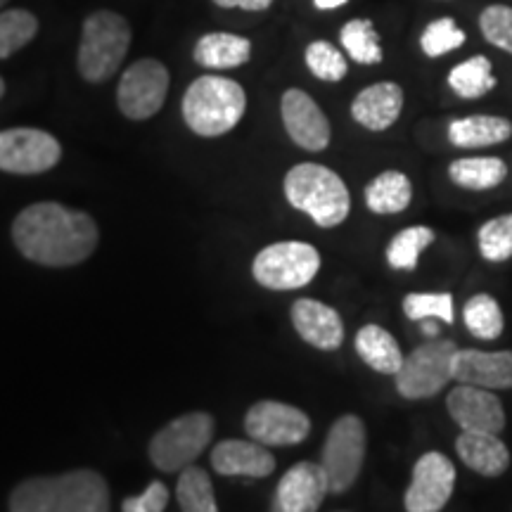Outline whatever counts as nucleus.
Instances as JSON below:
<instances>
[{"label":"nucleus","mask_w":512,"mask_h":512,"mask_svg":"<svg viewBox=\"0 0 512 512\" xmlns=\"http://www.w3.org/2000/svg\"><path fill=\"white\" fill-rule=\"evenodd\" d=\"M249 437L264 446L302 444L311 432L309 415L280 401H259L245 415Z\"/></svg>","instance_id":"nucleus-12"},{"label":"nucleus","mask_w":512,"mask_h":512,"mask_svg":"<svg viewBox=\"0 0 512 512\" xmlns=\"http://www.w3.org/2000/svg\"><path fill=\"white\" fill-rule=\"evenodd\" d=\"M38 34V19L29 10H3L0 12V60H8L29 46Z\"/></svg>","instance_id":"nucleus-30"},{"label":"nucleus","mask_w":512,"mask_h":512,"mask_svg":"<svg viewBox=\"0 0 512 512\" xmlns=\"http://www.w3.org/2000/svg\"><path fill=\"white\" fill-rule=\"evenodd\" d=\"M5 3H8V0H0V8H3V5H5Z\"/></svg>","instance_id":"nucleus-43"},{"label":"nucleus","mask_w":512,"mask_h":512,"mask_svg":"<svg viewBox=\"0 0 512 512\" xmlns=\"http://www.w3.org/2000/svg\"><path fill=\"white\" fill-rule=\"evenodd\" d=\"M214 439V418L209 413H185L162 427L150 441V460L162 472H181L202 456Z\"/></svg>","instance_id":"nucleus-6"},{"label":"nucleus","mask_w":512,"mask_h":512,"mask_svg":"<svg viewBox=\"0 0 512 512\" xmlns=\"http://www.w3.org/2000/svg\"><path fill=\"white\" fill-rule=\"evenodd\" d=\"M458 347L451 339H432L420 344L413 354L403 358V366L396 373V389L403 399H430L439 394L453 380V356Z\"/></svg>","instance_id":"nucleus-9"},{"label":"nucleus","mask_w":512,"mask_h":512,"mask_svg":"<svg viewBox=\"0 0 512 512\" xmlns=\"http://www.w3.org/2000/svg\"><path fill=\"white\" fill-rule=\"evenodd\" d=\"M169 503V489L164 482H152L143 494L126 498L121 503V512H164Z\"/></svg>","instance_id":"nucleus-38"},{"label":"nucleus","mask_w":512,"mask_h":512,"mask_svg":"<svg viewBox=\"0 0 512 512\" xmlns=\"http://www.w3.org/2000/svg\"><path fill=\"white\" fill-rule=\"evenodd\" d=\"M292 325L304 342L320 351H335L344 342V323L332 306L316 299H297L292 306Z\"/></svg>","instance_id":"nucleus-19"},{"label":"nucleus","mask_w":512,"mask_h":512,"mask_svg":"<svg viewBox=\"0 0 512 512\" xmlns=\"http://www.w3.org/2000/svg\"><path fill=\"white\" fill-rule=\"evenodd\" d=\"M434 242V230L427 226H413L403 228L399 235H394V240L387 247V261L392 268L399 271H413L418 266L422 249L430 247Z\"/></svg>","instance_id":"nucleus-31"},{"label":"nucleus","mask_w":512,"mask_h":512,"mask_svg":"<svg viewBox=\"0 0 512 512\" xmlns=\"http://www.w3.org/2000/svg\"><path fill=\"white\" fill-rule=\"evenodd\" d=\"M62 159V145L53 133L41 128H8L0 131V171L36 176L55 169Z\"/></svg>","instance_id":"nucleus-10"},{"label":"nucleus","mask_w":512,"mask_h":512,"mask_svg":"<svg viewBox=\"0 0 512 512\" xmlns=\"http://www.w3.org/2000/svg\"><path fill=\"white\" fill-rule=\"evenodd\" d=\"M3 95H5V81L0 79V98H3Z\"/></svg>","instance_id":"nucleus-42"},{"label":"nucleus","mask_w":512,"mask_h":512,"mask_svg":"<svg viewBox=\"0 0 512 512\" xmlns=\"http://www.w3.org/2000/svg\"><path fill=\"white\" fill-rule=\"evenodd\" d=\"M446 408L463 432L498 434L505 427L503 403L491 389L460 384L448 394Z\"/></svg>","instance_id":"nucleus-15"},{"label":"nucleus","mask_w":512,"mask_h":512,"mask_svg":"<svg viewBox=\"0 0 512 512\" xmlns=\"http://www.w3.org/2000/svg\"><path fill=\"white\" fill-rule=\"evenodd\" d=\"M512 136V124L505 117H489V114H477V117H465L451 121L448 126V140L456 147H489L505 143Z\"/></svg>","instance_id":"nucleus-23"},{"label":"nucleus","mask_w":512,"mask_h":512,"mask_svg":"<svg viewBox=\"0 0 512 512\" xmlns=\"http://www.w3.org/2000/svg\"><path fill=\"white\" fill-rule=\"evenodd\" d=\"M339 41L351 60L358 64H380L382 62V46L380 36L370 19H351L339 31Z\"/></svg>","instance_id":"nucleus-29"},{"label":"nucleus","mask_w":512,"mask_h":512,"mask_svg":"<svg viewBox=\"0 0 512 512\" xmlns=\"http://www.w3.org/2000/svg\"><path fill=\"white\" fill-rule=\"evenodd\" d=\"M211 467L223 477H268L275 470V458L259 441L226 439L211 451Z\"/></svg>","instance_id":"nucleus-18"},{"label":"nucleus","mask_w":512,"mask_h":512,"mask_svg":"<svg viewBox=\"0 0 512 512\" xmlns=\"http://www.w3.org/2000/svg\"><path fill=\"white\" fill-rule=\"evenodd\" d=\"M479 252L486 261H508L512 256V214H503L498 219L486 221L477 233Z\"/></svg>","instance_id":"nucleus-33"},{"label":"nucleus","mask_w":512,"mask_h":512,"mask_svg":"<svg viewBox=\"0 0 512 512\" xmlns=\"http://www.w3.org/2000/svg\"><path fill=\"white\" fill-rule=\"evenodd\" d=\"M465 38H467L465 31L458 27L456 19L441 17V19H434L432 24H427V29L422 31L420 48L427 57H441L463 46Z\"/></svg>","instance_id":"nucleus-35"},{"label":"nucleus","mask_w":512,"mask_h":512,"mask_svg":"<svg viewBox=\"0 0 512 512\" xmlns=\"http://www.w3.org/2000/svg\"><path fill=\"white\" fill-rule=\"evenodd\" d=\"M320 271V254L306 242H275L254 256L252 273L259 285L268 290H299L309 285Z\"/></svg>","instance_id":"nucleus-8"},{"label":"nucleus","mask_w":512,"mask_h":512,"mask_svg":"<svg viewBox=\"0 0 512 512\" xmlns=\"http://www.w3.org/2000/svg\"><path fill=\"white\" fill-rule=\"evenodd\" d=\"M356 351L366 361V366L382 375H396L403 366L401 347L380 325H366L358 330Z\"/></svg>","instance_id":"nucleus-24"},{"label":"nucleus","mask_w":512,"mask_h":512,"mask_svg":"<svg viewBox=\"0 0 512 512\" xmlns=\"http://www.w3.org/2000/svg\"><path fill=\"white\" fill-rule=\"evenodd\" d=\"M456 489V467L444 453H425L413 467V479L408 486L406 512H441Z\"/></svg>","instance_id":"nucleus-13"},{"label":"nucleus","mask_w":512,"mask_h":512,"mask_svg":"<svg viewBox=\"0 0 512 512\" xmlns=\"http://www.w3.org/2000/svg\"><path fill=\"white\" fill-rule=\"evenodd\" d=\"M10 512H110V486L93 470L31 477L10 494Z\"/></svg>","instance_id":"nucleus-2"},{"label":"nucleus","mask_w":512,"mask_h":512,"mask_svg":"<svg viewBox=\"0 0 512 512\" xmlns=\"http://www.w3.org/2000/svg\"><path fill=\"white\" fill-rule=\"evenodd\" d=\"M479 29H482L486 41L512 55V8L489 5L479 15Z\"/></svg>","instance_id":"nucleus-37"},{"label":"nucleus","mask_w":512,"mask_h":512,"mask_svg":"<svg viewBox=\"0 0 512 512\" xmlns=\"http://www.w3.org/2000/svg\"><path fill=\"white\" fill-rule=\"evenodd\" d=\"M467 330L477 339H496L503 332V311L491 294H475L463 311Z\"/></svg>","instance_id":"nucleus-32"},{"label":"nucleus","mask_w":512,"mask_h":512,"mask_svg":"<svg viewBox=\"0 0 512 512\" xmlns=\"http://www.w3.org/2000/svg\"><path fill=\"white\" fill-rule=\"evenodd\" d=\"M451 181L465 190H491L508 176V166L498 157H467L448 166Z\"/></svg>","instance_id":"nucleus-26"},{"label":"nucleus","mask_w":512,"mask_h":512,"mask_svg":"<svg viewBox=\"0 0 512 512\" xmlns=\"http://www.w3.org/2000/svg\"><path fill=\"white\" fill-rule=\"evenodd\" d=\"M285 197L294 209L309 214L320 228H335L347 221L351 197L347 185L323 164L304 162L285 176Z\"/></svg>","instance_id":"nucleus-4"},{"label":"nucleus","mask_w":512,"mask_h":512,"mask_svg":"<svg viewBox=\"0 0 512 512\" xmlns=\"http://www.w3.org/2000/svg\"><path fill=\"white\" fill-rule=\"evenodd\" d=\"M214 5L226 10H245V12H264L273 5V0H214Z\"/></svg>","instance_id":"nucleus-39"},{"label":"nucleus","mask_w":512,"mask_h":512,"mask_svg":"<svg viewBox=\"0 0 512 512\" xmlns=\"http://www.w3.org/2000/svg\"><path fill=\"white\" fill-rule=\"evenodd\" d=\"M453 380L482 389H512V351L458 349L453 356Z\"/></svg>","instance_id":"nucleus-17"},{"label":"nucleus","mask_w":512,"mask_h":512,"mask_svg":"<svg viewBox=\"0 0 512 512\" xmlns=\"http://www.w3.org/2000/svg\"><path fill=\"white\" fill-rule=\"evenodd\" d=\"M306 67L309 72L320 81H342L349 72L347 57H344L339 50L328 41H313L309 43L304 53Z\"/></svg>","instance_id":"nucleus-34"},{"label":"nucleus","mask_w":512,"mask_h":512,"mask_svg":"<svg viewBox=\"0 0 512 512\" xmlns=\"http://www.w3.org/2000/svg\"><path fill=\"white\" fill-rule=\"evenodd\" d=\"M176 498L183 512H219L211 479L202 467H185L176 486Z\"/></svg>","instance_id":"nucleus-28"},{"label":"nucleus","mask_w":512,"mask_h":512,"mask_svg":"<svg viewBox=\"0 0 512 512\" xmlns=\"http://www.w3.org/2000/svg\"><path fill=\"white\" fill-rule=\"evenodd\" d=\"M169 93V69L159 60L145 57L133 62L121 76L117 88V105L126 119H152L164 107Z\"/></svg>","instance_id":"nucleus-11"},{"label":"nucleus","mask_w":512,"mask_h":512,"mask_svg":"<svg viewBox=\"0 0 512 512\" xmlns=\"http://www.w3.org/2000/svg\"><path fill=\"white\" fill-rule=\"evenodd\" d=\"M280 114L287 136L294 145L304 147L309 152H320L330 145V121L316 100L302 88H290L280 100Z\"/></svg>","instance_id":"nucleus-14"},{"label":"nucleus","mask_w":512,"mask_h":512,"mask_svg":"<svg viewBox=\"0 0 512 512\" xmlns=\"http://www.w3.org/2000/svg\"><path fill=\"white\" fill-rule=\"evenodd\" d=\"M403 313L411 320L437 318L446 325H451L453 318H456V313H453V297L448 292L408 294V297L403 299Z\"/></svg>","instance_id":"nucleus-36"},{"label":"nucleus","mask_w":512,"mask_h":512,"mask_svg":"<svg viewBox=\"0 0 512 512\" xmlns=\"http://www.w3.org/2000/svg\"><path fill=\"white\" fill-rule=\"evenodd\" d=\"M448 86L453 93L465 100H477L496 88V76L491 69V62L486 55H475L470 60L460 62L458 67L451 69L448 74Z\"/></svg>","instance_id":"nucleus-27"},{"label":"nucleus","mask_w":512,"mask_h":512,"mask_svg":"<svg viewBox=\"0 0 512 512\" xmlns=\"http://www.w3.org/2000/svg\"><path fill=\"white\" fill-rule=\"evenodd\" d=\"M347 3L349 0H313V5H316L318 10H337Z\"/></svg>","instance_id":"nucleus-40"},{"label":"nucleus","mask_w":512,"mask_h":512,"mask_svg":"<svg viewBox=\"0 0 512 512\" xmlns=\"http://www.w3.org/2000/svg\"><path fill=\"white\" fill-rule=\"evenodd\" d=\"M131 48V27L126 17L112 10H98L83 19L79 41V74L88 83L110 81Z\"/></svg>","instance_id":"nucleus-5"},{"label":"nucleus","mask_w":512,"mask_h":512,"mask_svg":"<svg viewBox=\"0 0 512 512\" xmlns=\"http://www.w3.org/2000/svg\"><path fill=\"white\" fill-rule=\"evenodd\" d=\"M12 240L24 259L64 268L81 264L95 252L100 230L86 211L60 202H36L19 211L12 223Z\"/></svg>","instance_id":"nucleus-1"},{"label":"nucleus","mask_w":512,"mask_h":512,"mask_svg":"<svg viewBox=\"0 0 512 512\" xmlns=\"http://www.w3.org/2000/svg\"><path fill=\"white\" fill-rule=\"evenodd\" d=\"M413 200L411 178L401 171H384L366 188V204L373 214H401Z\"/></svg>","instance_id":"nucleus-25"},{"label":"nucleus","mask_w":512,"mask_h":512,"mask_svg":"<svg viewBox=\"0 0 512 512\" xmlns=\"http://www.w3.org/2000/svg\"><path fill=\"white\" fill-rule=\"evenodd\" d=\"M330 494L328 477L320 463H297L285 472L275 489L271 512H318Z\"/></svg>","instance_id":"nucleus-16"},{"label":"nucleus","mask_w":512,"mask_h":512,"mask_svg":"<svg viewBox=\"0 0 512 512\" xmlns=\"http://www.w3.org/2000/svg\"><path fill=\"white\" fill-rule=\"evenodd\" d=\"M434 320H437V318H425V320H420V323H422V332H425L427 337H437V335H439V328H437V323H434Z\"/></svg>","instance_id":"nucleus-41"},{"label":"nucleus","mask_w":512,"mask_h":512,"mask_svg":"<svg viewBox=\"0 0 512 512\" xmlns=\"http://www.w3.org/2000/svg\"><path fill=\"white\" fill-rule=\"evenodd\" d=\"M368 434L366 425L358 415H342L330 427L325 437L320 467L328 477L330 494H344L349 491L361 475L363 460H366Z\"/></svg>","instance_id":"nucleus-7"},{"label":"nucleus","mask_w":512,"mask_h":512,"mask_svg":"<svg viewBox=\"0 0 512 512\" xmlns=\"http://www.w3.org/2000/svg\"><path fill=\"white\" fill-rule=\"evenodd\" d=\"M456 451L470 470L484 477L503 475L510 465V451L498 434L463 432L456 439Z\"/></svg>","instance_id":"nucleus-21"},{"label":"nucleus","mask_w":512,"mask_h":512,"mask_svg":"<svg viewBox=\"0 0 512 512\" xmlns=\"http://www.w3.org/2000/svg\"><path fill=\"white\" fill-rule=\"evenodd\" d=\"M403 110V91L399 83L382 81L363 88L351 102V117L368 131H387L396 124Z\"/></svg>","instance_id":"nucleus-20"},{"label":"nucleus","mask_w":512,"mask_h":512,"mask_svg":"<svg viewBox=\"0 0 512 512\" xmlns=\"http://www.w3.org/2000/svg\"><path fill=\"white\" fill-rule=\"evenodd\" d=\"M181 110L192 133L202 138H219L240 124L247 110V95L238 81L207 74L190 83Z\"/></svg>","instance_id":"nucleus-3"},{"label":"nucleus","mask_w":512,"mask_h":512,"mask_svg":"<svg viewBox=\"0 0 512 512\" xmlns=\"http://www.w3.org/2000/svg\"><path fill=\"white\" fill-rule=\"evenodd\" d=\"M195 62L207 69H238L252 57V41L247 36L228 34V31H214L204 34L195 43Z\"/></svg>","instance_id":"nucleus-22"}]
</instances>
